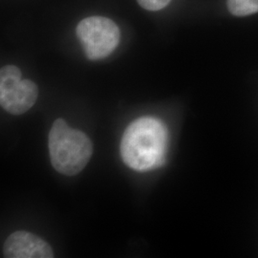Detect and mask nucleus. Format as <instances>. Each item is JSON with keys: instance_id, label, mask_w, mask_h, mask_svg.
Segmentation results:
<instances>
[{"instance_id": "nucleus-1", "label": "nucleus", "mask_w": 258, "mask_h": 258, "mask_svg": "<svg viewBox=\"0 0 258 258\" xmlns=\"http://www.w3.org/2000/svg\"><path fill=\"white\" fill-rule=\"evenodd\" d=\"M168 134L166 125L151 117L130 123L120 142L123 163L136 171L153 170L166 161Z\"/></svg>"}, {"instance_id": "nucleus-2", "label": "nucleus", "mask_w": 258, "mask_h": 258, "mask_svg": "<svg viewBox=\"0 0 258 258\" xmlns=\"http://www.w3.org/2000/svg\"><path fill=\"white\" fill-rule=\"evenodd\" d=\"M49 153L52 166L60 174L77 175L92 156L93 145L83 131L70 128L57 119L49 132Z\"/></svg>"}, {"instance_id": "nucleus-3", "label": "nucleus", "mask_w": 258, "mask_h": 258, "mask_svg": "<svg viewBox=\"0 0 258 258\" xmlns=\"http://www.w3.org/2000/svg\"><path fill=\"white\" fill-rule=\"evenodd\" d=\"M76 34L90 60L105 58L120 43L118 25L104 17L95 16L83 19L76 28Z\"/></svg>"}, {"instance_id": "nucleus-4", "label": "nucleus", "mask_w": 258, "mask_h": 258, "mask_svg": "<svg viewBox=\"0 0 258 258\" xmlns=\"http://www.w3.org/2000/svg\"><path fill=\"white\" fill-rule=\"evenodd\" d=\"M37 84L21 80V72L15 65H6L0 71V103L13 115L27 112L37 102Z\"/></svg>"}, {"instance_id": "nucleus-5", "label": "nucleus", "mask_w": 258, "mask_h": 258, "mask_svg": "<svg viewBox=\"0 0 258 258\" xmlns=\"http://www.w3.org/2000/svg\"><path fill=\"white\" fill-rule=\"evenodd\" d=\"M3 254L6 258H52L54 251L43 239L28 231L12 233L4 243Z\"/></svg>"}, {"instance_id": "nucleus-6", "label": "nucleus", "mask_w": 258, "mask_h": 258, "mask_svg": "<svg viewBox=\"0 0 258 258\" xmlns=\"http://www.w3.org/2000/svg\"><path fill=\"white\" fill-rule=\"evenodd\" d=\"M228 9L233 16L246 17L258 12V0H228Z\"/></svg>"}, {"instance_id": "nucleus-7", "label": "nucleus", "mask_w": 258, "mask_h": 258, "mask_svg": "<svg viewBox=\"0 0 258 258\" xmlns=\"http://www.w3.org/2000/svg\"><path fill=\"white\" fill-rule=\"evenodd\" d=\"M139 5L148 11H159L164 9L170 3L171 0H137Z\"/></svg>"}]
</instances>
